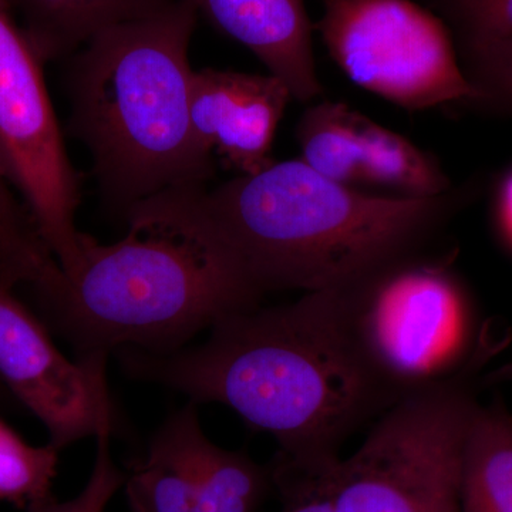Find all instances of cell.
Wrapping results in <instances>:
<instances>
[{
	"label": "cell",
	"mask_w": 512,
	"mask_h": 512,
	"mask_svg": "<svg viewBox=\"0 0 512 512\" xmlns=\"http://www.w3.org/2000/svg\"><path fill=\"white\" fill-rule=\"evenodd\" d=\"M318 28L329 55L357 86L419 111L485 99L457 63L446 28L410 0H323Z\"/></svg>",
	"instance_id": "52a82bcc"
},
{
	"label": "cell",
	"mask_w": 512,
	"mask_h": 512,
	"mask_svg": "<svg viewBox=\"0 0 512 512\" xmlns=\"http://www.w3.org/2000/svg\"><path fill=\"white\" fill-rule=\"evenodd\" d=\"M478 50L512 42V0H463Z\"/></svg>",
	"instance_id": "ffe728a7"
},
{
	"label": "cell",
	"mask_w": 512,
	"mask_h": 512,
	"mask_svg": "<svg viewBox=\"0 0 512 512\" xmlns=\"http://www.w3.org/2000/svg\"><path fill=\"white\" fill-rule=\"evenodd\" d=\"M446 195L370 194L288 160L207 191V204L265 295L336 291L424 251L447 215Z\"/></svg>",
	"instance_id": "277c9868"
},
{
	"label": "cell",
	"mask_w": 512,
	"mask_h": 512,
	"mask_svg": "<svg viewBox=\"0 0 512 512\" xmlns=\"http://www.w3.org/2000/svg\"><path fill=\"white\" fill-rule=\"evenodd\" d=\"M467 376L394 403L329 470L333 512H461L464 440L477 407Z\"/></svg>",
	"instance_id": "8992f818"
},
{
	"label": "cell",
	"mask_w": 512,
	"mask_h": 512,
	"mask_svg": "<svg viewBox=\"0 0 512 512\" xmlns=\"http://www.w3.org/2000/svg\"><path fill=\"white\" fill-rule=\"evenodd\" d=\"M461 512H512V416L500 400L478 403L464 440Z\"/></svg>",
	"instance_id": "9a60e30c"
},
{
	"label": "cell",
	"mask_w": 512,
	"mask_h": 512,
	"mask_svg": "<svg viewBox=\"0 0 512 512\" xmlns=\"http://www.w3.org/2000/svg\"><path fill=\"white\" fill-rule=\"evenodd\" d=\"M296 140L303 163L353 190L436 198L450 188L436 158L345 103L309 107L296 127Z\"/></svg>",
	"instance_id": "30bf717a"
},
{
	"label": "cell",
	"mask_w": 512,
	"mask_h": 512,
	"mask_svg": "<svg viewBox=\"0 0 512 512\" xmlns=\"http://www.w3.org/2000/svg\"><path fill=\"white\" fill-rule=\"evenodd\" d=\"M131 376L218 403L274 437L276 460L308 473L338 463L339 448L392 404L340 332L329 291L221 319L194 348L124 349Z\"/></svg>",
	"instance_id": "6da1fadb"
},
{
	"label": "cell",
	"mask_w": 512,
	"mask_h": 512,
	"mask_svg": "<svg viewBox=\"0 0 512 512\" xmlns=\"http://www.w3.org/2000/svg\"><path fill=\"white\" fill-rule=\"evenodd\" d=\"M292 100L288 86L268 74L194 70L191 126L202 151L239 175L269 167L276 128Z\"/></svg>",
	"instance_id": "8fae6325"
},
{
	"label": "cell",
	"mask_w": 512,
	"mask_h": 512,
	"mask_svg": "<svg viewBox=\"0 0 512 512\" xmlns=\"http://www.w3.org/2000/svg\"><path fill=\"white\" fill-rule=\"evenodd\" d=\"M225 35L248 47L269 74L306 103L322 94L305 0H190Z\"/></svg>",
	"instance_id": "7c38bea8"
},
{
	"label": "cell",
	"mask_w": 512,
	"mask_h": 512,
	"mask_svg": "<svg viewBox=\"0 0 512 512\" xmlns=\"http://www.w3.org/2000/svg\"><path fill=\"white\" fill-rule=\"evenodd\" d=\"M197 16L190 0H171L69 57L70 134L90 151L104 200L124 214L214 175V158L191 126L188 50Z\"/></svg>",
	"instance_id": "3957f363"
},
{
	"label": "cell",
	"mask_w": 512,
	"mask_h": 512,
	"mask_svg": "<svg viewBox=\"0 0 512 512\" xmlns=\"http://www.w3.org/2000/svg\"><path fill=\"white\" fill-rule=\"evenodd\" d=\"M329 470L305 473L274 460L271 466L272 483L281 495V512H333L328 485Z\"/></svg>",
	"instance_id": "d6986e66"
},
{
	"label": "cell",
	"mask_w": 512,
	"mask_h": 512,
	"mask_svg": "<svg viewBox=\"0 0 512 512\" xmlns=\"http://www.w3.org/2000/svg\"><path fill=\"white\" fill-rule=\"evenodd\" d=\"M43 63L69 59L93 37L171 0H3Z\"/></svg>",
	"instance_id": "5bb4252c"
},
{
	"label": "cell",
	"mask_w": 512,
	"mask_h": 512,
	"mask_svg": "<svg viewBox=\"0 0 512 512\" xmlns=\"http://www.w3.org/2000/svg\"><path fill=\"white\" fill-rule=\"evenodd\" d=\"M498 220L512 247V173L507 175L498 195Z\"/></svg>",
	"instance_id": "7402d4cb"
},
{
	"label": "cell",
	"mask_w": 512,
	"mask_h": 512,
	"mask_svg": "<svg viewBox=\"0 0 512 512\" xmlns=\"http://www.w3.org/2000/svg\"><path fill=\"white\" fill-rule=\"evenodd\" d=\"M113 429H104L96 437V460L89 480L76 497L59 501L52 495L30 505L29 512H106L114 495L123 488L126 474L117 467L111 454Z\"/></svg>",
	"instance_id": "ac0fdd59"
},
{
	"label": "cell",
	"mask_w": 512,
	"mask_h": 512,
	"mask_svg": "<svg viewBox=\"0 0 512 512\" xmlns=\"http://www.w3.org/2000/svg\"><path fill=\"white\" fill-rule=\"evenodd\" d=\"M106 356L72 362L43 323L0 281V383L46 427L57 450L113 429Z\"/></svg>",
	"instance_id": "9c48e42d"
},
{
	"label": "cell",
	"mask_w": 512,
	"mask_h": 512,
	"mask_svg": "<svg viewBox=\"0 0 512 512\" xmlns=\"http://www.w3.org/2000/svg\"><path fill=\"white\" fill-rule=\"evenodd\" d=\"M480 53L488 89L512 104V42Z\"/></svg>",
	"instance_id": "44dd1931"
},
{
	"label": "cell",
	"mask_w": 512,
	"mask_h": 512,
	"mask_svg": "<svg viewBox=\"0 0 512 512\" xmlns=\"http://www.w3.org/2000/svg\"><path fill=\"white\" fill-rule=\"evenodd\" d=\"M120 241L82 232L46 303L84 356L173 352L215 323L256 308L262 293L222 235L205 185L137 202Z\"/></svg>",
	"instance_id": "7a4b0ae2"
},
{
	"label": "cell",
	"mask_w": 512,
	"mask_h": 512,
	"mask_svg": "<svg viewBox=\"0 0 512 512\" xmlns=\"http://www.w3.org/2000/svg\"><path fill=\"white\" fill-rule=\"evenodd\" d=\"M329 292L343 338L392 406L468 375L476 316L446 262L416 252Z\"/></svg>",
	"instance_id": "5b68a950"
},
{
	"label": "cell",
	"mask_w": 512,
	"mask_h": 512,
	"mask_svg": "<svg viewBox=\"0 0 512 512\" xmlns=\"http://www.w3.org/2000/svg\"><path fill=\"white\" fill-rule=\"evenodd\" d=\"M210 440L188 404L150 441L146 457L126 474L124 490L133 512H190Z\"/></svg>",
	"instance_id": "4fadbf2b"
},
{
	"label": "cell",
	"mask_w": 512,
	"mask_h": 512,
	"mask_svg": "<svg viewBox=\"0 0 512 512\" xmlns=\"http://www.w3.org/2000/svg\"><path fill=\"white\" fill-rule=\"evenodd\" d=\"M43 60L0 0V164L59 265L72 264L82 231V183L64 146Z\"/></svg>",
	"instance_id": "ba28073f"
},
{
	"label": "cell",
	"mask_w": 512,
	"mask_h": 512,
	"mask_svg": "<svg viewBox=\"0 0 512 512\" xmlns=\"http://www.w3.org/2000/svg\"><path fill=\"white\" fill-rule=\"evenodd\" d=\"M59 450L36 447L0 419V501L29 508L49 497Z\"/></svg>",
	"instance_id": "e0dca14e"
},
{
	"label": "cell",
	"mask_w": 512,
	"mask_h": 512,
	"mask_svg": "<svg viewBox=\"0 0 512 512\" xmlns=\"http://www.w3.org/2000/svg\"><path fill=\"white\" fill-rule=\"evenodd\" d=\"M271 487V467L210 441L190 512H256Z\"/></svg>",
	"instance_id": "2e32d148"
},
{
	"label": "cell",
	"mask_w": 512,
	"mask_h": 512,
	"mask_svg": "<svg viewBox=\"0 0 512 512\" xmlns=\"http://www.w3.org/2000/svg\"><path fill=\"white\" fill-rule=\"evenodd\" d=\"M0 384H2V383H0Z\"/></svg>",
	"instance_id": "603a6c76"
}]
</instances>
